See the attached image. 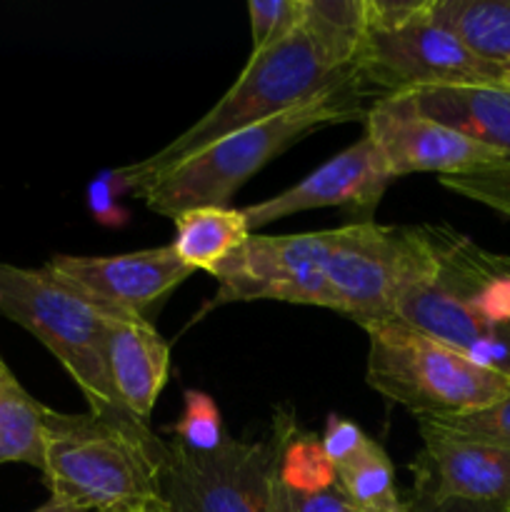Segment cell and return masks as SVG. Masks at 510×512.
Listing matches in <instances>:
<instances>
[{"label": "cell", "mask_w": 510, "mask_h": 512, "mask_svg": "<svg viewBox=\"0 0 510 512\" xmlns=\"http://www.w3.org/2000/svg\"><path fill=\"white\" fill-rule=\"evenodd\" d=\"M365 135L380 148L393 178L410 173H438L448 178L508 158V153L413 113L400 98L378 100L365 110Z\"/></svg>", "instance_id": "4fadbf2b"}, {"label": "cell", "mask_w": 510, "mask_h": 512, "mask_svg": "<svg viewBox=\"0 0 510 512\" xmlns=\"http://www.w3.org/2000/svg\"><path fill=\"white\" fill-rule=\"evenodd\" d=\"M175 438L195 453H213L228 440L218 405L208 393L185 390V410L175 425Z\"/></svg>", "instance_id": "cb8c5ba5"}, {"label": "cell", "mask_w": 510, "mask_h": 512, "mask_svg": "<svg viewBox=\"0 0 510 512\" xmlns=\"http://www.w3.org/2000/svg\"><path fill=\"white\" fill-rule=\"evenodd\" d=\"M428 15L480 58L510 60V0H430Z\"/></svg>", "instance_id": "ac0fdd59"}, {"label": "cell", "mask_w": 510, "mask_h": 512, "mask_svg": "<svg viewBox=\"0 0 510 512\" xmlns=\"http://www.w3.org/2000/svg\"><path fill=\"white\" fill-rule=\"evenodd\" d=\"M105 363L120 405L148 423L170 370V345L145 318H110Z\"/></svg>", "instance_id": "9a60e30c"}, {"label": "cell", "mask_w": 510, "mask_h": 512, "mask_svg": "<svg viewBox=\"0 0 510 512\" xmlns=\"http://www.w3.org/2000/svg\"><path fill=\"white\" fill-rule=\"evenodd\" d=\"M435 260L400 288L393 318L510 378V280L495 253L448 225H425Z\"/></svg>", "instance_id": "6da1fadb"}, {"label": "cell", "mask_w": 510, "mask_h": 512, "mask_svg": "<svg viewBox=\"0 0 510 512\" xmlns=\"http://www.w3.org/2000/svg\"><path fill=\"white\" fill-rule=\"evenodd\" d=\"M173 250L190 270L213 273L233 250L250 238L243 210L235 208H193L173 218Z\"/></svg>", "instance_id": "e0dca14e"}, {"label": "cell", "mask_w": 510, "mask_h": 512, "mask_svg": "<svg viewBox=\"0 0 510 512\" xmlns=\"http://www.w3.org/2000/svg\"><path fill=\"white\" fill-rule=\"evenodd\" d=\"M0 315L28 330L55 355L80 388L90 413L138 420L120 405L105 363L113 315L50 268H18L0 260Z\"/></svg>", "instance_id": "5b68a950"}, {"label": "cell", "mask_w": 510, "mask_h": 512, "mask_svg": "<svg viewBox=\"0 0 510 512\" xmlns=\"http://www.w3.org/2000/svg\"><path fill=\"white\" fill-rule=\"evenodd\" d=\"M428 3L395 28L365 30L350 78L360 98L378 103L440 85H503V65L480 58L433 23Z\"/></svg>", "instance_id": "52a82bcc"}, {"label": "cell", "mask_w": 510, "mask_h": 512, "mask_svg": "<svg viewBox=\"0 0 510 512\" xmlns=\"http://www.w3.org/2000/svg\"><path fill=\"white\" fill-rule=\"evenodd\" d=\"M273 512H355V508L340 493L338 483L318 493H300L278 483L273 470Z\"/></svg>", "instance_id": "4316f807"}, {"label": "cell", "mask_w": 510, "mask_h": 512, "mask_svg": "<svg viewBox=\"0 0 510 512\" xmlns=\"http://www.w3.org/2000/svg\"><path fill=\"white\" fill-rule=\"evenodd\" d=\"M275 445L225 440L213 453L165 443L163 498L170 512H273Z\"/></svg>", "instance_id": "9c48e42d"}, {"label": "cell", "mask_w": 510, "mask_h": 512, "mask_svg": "<svg viewBox=\"0 0 510 512\" xmlns=\"http://www.w3.org/2000/svg\"><path fill=\"white\" fill-rule=\"evenodd\" d=\"M440 183L445 188L455 190V193L465 195V198L490 205L493 210L510 218V155L505 160L488 165V168L473 170V173L440 178Z\"/></svg>", "instance_id": "484cf974"}, {"label": "cell", "mask_w": 510, "mask_h": 512, "mask_svg": "<svg viewBox=\"0 0 510 512\" xmlns=\"http://www.w3.org/2000/svg\"><path fill=\"white\" fill-rule=\"evenodd\" d=\"M435 425L443 433L455 438L475 440V443H488L495 448L510 450V395H505L498 403L488 408L470 410L458 415H435V418H418Z\"/></svg>", "instance_id": "603a6c76"}, {"label": "cell", "mask_w": 510, "mask_h": 512, "mask_svg": "<svg viewBox=\"0 0 510 512\" xmlns=\"http://www.w3.org/2000/svg\"><path fill=\"white\" fill-rule=\"evenodd\" d=\"M48 410L18 383L8 365L0 368V465L23 463L43 470Z\"/></svg>", "instance_id": "d6986e66"}, {"label": "cell", "mask_w": 510, "mask_h": 512, "mask_svg": "<svg viewBox=\"0 0 510 512\" xmlns=\"http://www.w3.org/2000/svg\"><path fill=\"white\" fill-rule=\"evenodd\" d=\"M3 365H5V360H3V358H0V368H3Z\"/></svg>", "instance_id": "836d02e7"}, {"label": "cell", "mask_w": 510, "mask_h": 512, "mask_svg": "<svg viewBox=\"0 0 510 512\" xmlns=\"http://www.w3.org/2000/svg\"><path fill=\"white\" fill-rule=\"evenodd\" d=\"M350 78L353 70L335 65L300 23L283 43L260 55H250L248 65L228 93L185 133L150 158L113 170L118 190L135 195L165 170L225 135L263 123L310 100L350 90Z\"/></svg>", "instance_id": "3957f363"}, {"label": "cell", "mask_w": 510, "mask_h": 512, "mask_svg": "<svg viewBox=\"0 0 510 512\" xmlns=\"http://www.w3.org/2000/svg\"><path fill=\"white\" fill-rule=\"evenodd\" d=\"M275 480L300 493H318L335 485V465L325 455L323 443L300 433L290 420H280L275 430Z\"/></svg>", "instance_id": "7402d4cb"}, {"label": "cell", "mask_w": 510, "mask_h": 512, "mask_svg": "<svg viewBox=\"0 0 510 512\" xmlns=\"http://www.w3.org/2000/svg\"><path fill=\"white\" fill-rule=\"evenodd\" d=\"M165 443L148 423L48 410L43 478L50 498L80 512H158Z\"/></svg>", "instance_id": "7a4b0ae2"}, {"label": "cell", "mask_w": 510, "mask_h": 512, "mask_svg": "<svg viewBox=\"0 0 510 512\" xmlns=\"http://www.w3.org/2000/svg\"><path fill=\"white\" fill-rule=\"evenodd\" d=\"M158 512H170V510H168V508H165V510H158Z\"/></svg>", "instance_id": "d590c367"}, {"label": "cell", "mask_w": 510, "mask_h": 512, "mask_svg": "<svg viewBox=\"0 0 510 512\" xmlns=\"http://www.w3.org/2000/svg\"><path fill=\"white\" fill-rule=\"evenodd\" d=\"M495 263H498V268L503 270V273L508 275V280H510V258H508V255H495Z\"/></svg>", "instance_id": "1f68e13d"}, {"label": "cell", "mask_w": 510, "mask_h": 512, "mask_svg": "<svg viewBox=\"0 0 510 512\" xmlns=\"http://www.w3.org/2000/svg\"><path fill=\"white\" fill-rule=\"evenodd\" d=\"M333 230L298 235H250L215 265L213 305L280 300L330 310L328 255Z\"/></svg>", "instance_id": "30bf717a"}, {"label": "cell", "mask_w": 510, "mask_h": 512, "mask_svg": "<svg viewBox=\"0 0 510 512\" xmlns=\"http://www.w3.org/2000/svg\"><path fill=\"white\" fill-rule=\"evenodd\" d=\"M398 98L413 113L510 155V90L505 85H440Z\"/></svg>", "instance_id": "2e32d148"}, {"label": "cell", "mask_w": 510, "mask_h": 512, "mask_svg": "<svg viewBox=\"0 0 510 512\" xmlns=\"http://www.w3.org/2000/svg\"><path fill=\"white\" fill-rule=\"evenodd\" d=\"M335 483L355 512H408L395 488L393 463L373 438H365L358 453L335 468Z\"/></svg>", "instance_id": "ffe728a7"}, {"label": "cell", "mask_w": 510, "mask_h": 512, "mask_svg": "<svg viewBox=\"0 0 510 512\" xmlns=\"http://www.w3.org/2000/svg\"><path fill=\"white\" fill-rule=\"evenodd\" d=\"M33 512H80V510H75V508H70V505H63V503H58V500L50 498L43 508H38Z\"/></svg>", "instance_id": "4dcf8cb0"}, {"label": "cell", "mask_w": 510, "mask_h": 512, "mask_svg": "<svg viewBox=\"0 0 510 512\" xmlns=\"http://www.w3.org/2000/svg\"><path fill=\"white\" fill-rule=\"evenodd\" d=\"M423 453L415 460V490L435 500L510 503V450L455 438L418 420Z\"/></svg>", "instance_id": "5bb4252c"}, {"label": "cell", "mask_w": 510, "mask_h": 512, "mask_svg": "<svg viewBox=\"0 0 510 512\" xmlns=\"http://www.w3.org/2000/svg\"><path fill=\"white\" fill-rule=\"evenodd\" d=\"M45 268L88 295L113 318H145V310L183 285L193 273L178 258L173 245L100 258L53 255Z\"/></svg>", "instance_id": "8fae6325"}, {"label": "cell", "mask_w": 510, "mask_h": 512, "mask_svg": "<svg viewBox=\"0 0 510 512\" xmlns=\"http://www.w3.org/2000/svg\"><path fill=\"white\" fill-rule=\"evenodd\" d=\"M360 95L353 88L328 98L310 100L293 110L215 140L188 155L160 178L135 193L153 213L178 218L193 208H228L230 198L280 153L315 130L365 118Z\"/></svg>", "instance_id": "277c9868"}, {"label": "cell", "mask_w": 510, "mask_h": 512, "mask_svg": "<svg viewBox=\"0 0 510 512\" xmlns=\"http://www.w3.org/2000/svg\"><path fill=\"white\" fill-rule=\"evenodd\" d=\"M115 193H118V183H115L113 170H110V173H103L98 180H93V185H90L88 190L90 210H93V215L100 220V223H108V225L123 223L125 213L113 203Z\"/></svg>", "instance_id": "f1b7e54d"}, {"label": "cell", "mask_w": 510, "mask_h": 512, "mask_svg": "<svg viewBox=\"0 0 510 512\" xmlns=\"http://www.w3.org/2000/svg\"><path fill=\"white\" fill-rule=\"evenodd\" d=\"M300 23L335 65L353 70V60L368 30L365 0H303Z\"/></svg>", "instance_id": "44dd1931"}, {"label": "cell", "mask_w": 510, "mask_h": 512, "mask_svg": "<svg viewBox=\"0 0 510 512\" xmlns=\"http://www.w3.org/2000/svg\"><path fill=\"white\" fill-rule=\"evenodd\" d=\"M505 510H508V512H510V503H508V505H505Z\"/></svg>", "instance_id": "e575fe53"}, {"label": "cell", "mask_w": 510, "mask_h": 512, "mask_svg": "<svg viewBox=\"0 0 510 512\" xmlns=\"http://www.w3.org/2000/svg\"><path fill=\"white\" fill-rule=\"evenodd\" d=\"M435 260L425 225L398 228L373 220L333 230L328 255L330 310L368 325L393 320L400 288Z\"/></svg>", "instance_id": "ba28073f"}, {"label": "cell", "mask_w": 510, "mask_h": 512, "mask_svg": "<svg viewBox=\"0 0 510 512\" xmlns=\"http://www.w3.org/2000/svg\"><path fill=\"white\" fill-rule=\"evenodd\" d=\"M365 438H368V435H365L355 423L338 418V415H330L320 443H323V450L325 455H328L330 463L338 468L340 463H345V460L353 458V455L358 453L360 445L365 443Z\"/></svg>", "instance_id": "83f0119b"}, {"label": "cell", "mask_w": 510, "mask_h": 512, "mask_svg": "<svg viewBox=\"0 0 510 512\" xmlns=\"http://www.w3.org/2000/svg\"><path fill=\"white\" fill-rule=\"evenodd\" d=\"M368 385L418 418L488 408L510 395V378L473 363L400 320L365 328Z\"/></svg>", "instance_id": "8992f818"}, {"label": "cell", "mask_w": 510, "mask_h": 512, "mask_svg": "<svg viewBox=\"0 0 510 512\" xmlns=\"http://www.w3.org/2000/svg\"><path fill=\"white\" fill-rule=\"evenodd\" d=\"M248 13L253 25L250 55H260L298 30L303 20V0H250Z\"/></svg>", "instance_id": "d4e9b609"}, {"label": "cell", "mask_w": 510, "mask_h": 512, "mask_svg": "<svg viewBox=\"0 0 510 512\" xmlns=\"http://www.w3.org/2000/svg\"><path fill=\"white\" fill-rule=\"evenodd\" d=\"M388 163L370 135L340 150L338 155L305 175L300 183L268 200L243 208L250 233L288 215L318 208H345L360 215V223L370 220L380 198L393 183Z\"/></svg>", "instance_id": "7c38bea8"}, {"label": "cell", "mask_w": 510, "mask_h": 512, "mask_svg": "<svg viewBox=\"0 0 510 512\" xmlns=\"http://www.w3.org/2000/svg\"><path fill=\"white\" fill-rule=\"evenodd\" d=\"M503 85L510 90V60L508 63H503Z\"/></svg>", "instance_id": "d6a6232c"}, {"label": "cell", "mask_w": 510, "mask_h": 512, "mask_svg": "<svg viewBox=\"0 0 510 512\" xmlns=\"http://www.w3.org/2000/svg\"><path fill=\"white\" fill-rule=\"evenodd\" d=\"M408 512H508L505 505L468 503V500H435L423 490L413 488V498L408 500Z\"/></svg>", "instance_id": "f546056e"}]
</instances>
